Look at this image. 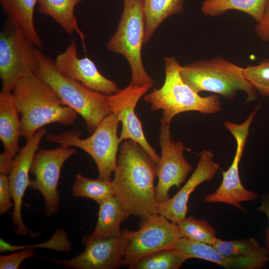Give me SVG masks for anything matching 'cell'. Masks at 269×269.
Wrapping results in <instances>:
<instances>
[{"label": "cell", "instance_id": "cell-1", "mask_svg": "<svg viewBox=\"0 0 269 269\" xmlns=\"http://www.w3.org/2000/svg\"><path fill=\"white\" fill-rule=\"evenodd\" d=\"M112 180L116 195L131 216L142 222L158 214L154 178L157 165L138 143L122 141Z\"/></svg>", "mask_w": 269, "mask_h": 269}, {"label": "cell", "instance_id": "cell-2", "mask_svg": "<svg viewBox=\"0 0 269 269\" xmlns=\"http://www.w3.org/2000/svg\"><path fill=\"white\" fill-rule=\"evenodd\" d=\"M20 117L21 136L26 140L45 125L73 124L77 114L34 73L19 79L12 89Z\"/></svg>", "mask_w": 269, "mask_h": 269}, {"label": "cell", "instance_id": "cell-3", "mask_svg": "<svg viewBox=\"0 0 269 269\" xmlns=\"http://www.w3.org/2000/svg\"><path fill=\"white\" fill-rule=\"evenodd\" d=\"M35 55L37 65L33 73L55 91L65 105L82 117L88 132L92 133L111 113L110 95L64 76L56 68L54 61L37 47Z\"/></svg>", "mask_w": 269, "mask_h": 269}, {"label": "cell", "instance_id": "cell-4", "mask_svg": "<svg viewBox=\"0 0 269 269\" xmlns=\"http://www.w3.org/2000/svg\"><path fill=\"white\" fill-rule=\"evenodd\" d=\"M165 80L159 89L144 97L150 104L151 111L163 110L161 123L169 124L176 115L188 111L201 114H213L221 111L222 106L218 95L200 96L182 80L179 73L181 65L175 58H164Z\"/></svg>", "mask_w": 269, "mask_h": 269}, {"label": "cell", "instance_id": "cell-5", "mask_svg": "<svg viewBox=\"0 0 269 269\" xmlns=\"http://www.w3.org/2000/svg\"><path fill=\"white\" fill-rule=\"evenodd\" d=\"M244 68L218 56L210 59L198 60L181 66L180 75L194 91L213 92L229 100L235 99L238 91L245 93V103L256 101L257 90L247 80Z\"/></svg>", "mask_w": 269, "mask_h": 269}, {"label": "cell", "instance_id": "cell-6", "mask_svg": "<svg viewBox=\"0 0 269 269\" xmlns=\"http://www.w3.org/2000/svg\"><path fill=\"white\" fill-rule=\"evenodd\" d=\"M145 34L142 0H124L123 12L116 31L107 43L111 51L119 53L128 60L132 70L130 84L152 86L154 81L146 72L141 57Z\"/></svg>", "mask_w": 269, "mask_h": 269}, {"label": "cell", "instance_id": "cell-7", "mask_svg": "<svg viewBox=\"0 0 269 269\" xmlns=\"http://www.w3.org/2000/svg\"><path fill=\"white\" fill-rule=\"evenodd\" d=\"M119 122L117 115L111 113L86 138H81V131L74 130L58 134H48L45 139L63 147L74 146L84 150L95 161L99 178L111 181L112 174L117 167V155L121 142L117 135Z\"/></svg>", "mask_w": 269, "mask_h": 269}, {"label": "cell", "instance_id": "cell-8", "mask_svg": "<svg viewBox=\"0 0 269 269\" xmlns=\"http://www.w3.org/2000/svg\"><path fill=\"white\" fill-rule=\"evenodd\" d=\"M35 48L20 28L7 19L0 33L1 91L11 92L19 79L34 72Z\"/></svg>", "mask_w": 269, "mask_h": 269}, {"label": "cell", "instance_id": "cell-9", "mask_svg": "<svg viewBox=\"0 0 269 269\" xmlns=\"http://www.w3.org/2000/svg\"><path fill=\"white\" fill-rule=\"evenodd\" d=\"M139 229L132 231L126 247L122 267H132L153 253L175 248L181 238L177 224L159 214L139 223Z\"/></svg>", "mask_w": 269, "mask_h": 269}, {"label": "cell", "instance_id": "cell-10", "mask_svg": "<svg viewBox=\"0 0 269 269\" xmlns=\"http://www.w3.org/2000/svg\"><path fill=\"white\" fill-rule=\"evenodd\" d=\"M258 108L250 114L247 119L241 124L226 121L224 127L233 134L237 141L236 154L232 164L226 171H222L223 180L219 188L213 193L207 194L204 198L205 203H224L236 207L241 211H247L240 202L246 201H256L259 194L245 188L240 178L239 164L249 134L250 126L258 112Z\"/></svg>", "mask_w": 269, "mask_h": 269}, {"label": "cell", "instance_id": "cell-11", "mask_svg": "<svg viewBox=\"0 0 269 269\" xmlns=\"http://www.w3.org/2000/svg\"><path fill=\"white\" fill-rule=\"evenodd\" d=\"M76 153L75 148L59 146L52 149H40L35 154L30 172L34 176L29 186L38 190L45 202V213L52 216L59 209L57 187L61 169L65 161Z\"/></svg>", "mask_w": 269, "mask_h": 269}, {"label": "cell", "instance_id": "cell-12", "mask_svg": "<svg viewBox=\"0 0 269 269\" xmlns=\"http://www.w3.org/2000/svg\"><path fill=\"white\" fill-rule=\"evenodd\" d=\"M169 128V124L162 123L159 128L161 155L157 165L158 182L155 187L158 204L168 200L170 189L174 186L179 188L193 169L184 156L183 143L172 139Z\"/></svg>", "mask_w": 269, "mask_h": 269}, {"label": "cell", "instance_id": "cell-13", "mask_svg": "<svg viewBox=\"0 0 269 269\" xmlns=\"http://www.w3.org/2000/svg\"><path fill=\"white\" fill-rule=\"evenodd\" d=\"M132 231L125 228L118 237L98 238L84 244L80 254L70 259L49 261L66 269H116L122 266L128 239Z\"/></svg>", "mask_w": 269, "mask_h": 269}, {"label": "cell", "instance_id": "cell-14", "mask_svg": "<svg viewBox=\"0 0 269 269\" xmlns=\"http://www.w3.org/2000/svg\"><path fill=\"white\" fill-rule=\"evenodd\" d=\"M47 130L43 127L26 140V143L14 159L12 168L8 179L13 210L11 220L15 227V233L18 236L35 237L38 235L28 230L23 221L21 209L23 197L31 181L29 173L33 158L37 152L40 142L45 135Z\"/></svg>", "mask_w": 269, "mask_h": 269}, {"label": "cell", "instance_id": "cell-15", "mask_svg": "<svg viewBox=\"0 0 269 269\" xmlns=\"http://www.w3.org/2000/svg\"><path fill=\"white\" fill-rule=\"evenodd\" d=\"M152 86L142 87L129 84L125 88L119 90L110 95L109 107L111 113L118 117L122 125L119 137L122 142L131 139L140 144L148 153L157 165L160 157L146 140L141 123L135 114L134 109L140 98Z\"/></svg>", "mask_w": 269, "mask_h": 269}, {"label": "cell", "instance_id": "cell-16", "mask_svg": "<svg viewBox=\"0 0 269 269\" xmlns=\"http://www.w3.org/2000/svg\"><path fill=\"white\" fill-rule=\"evenodd\" d=\"M57 70L64 76L77 81L88 88L112 95L119 91L116 84L104 76L94 62L87 57L79 58L76 44L72 41L54 61Z\"/></svg>", "mask_w": 269, "mask_h": 269}, {"label": "cell", "instance_id": "cell-17", "mask_svg": "<svg viewBox=\"0 0 269 269\" xmlns=\"http://www.w3.org/2000/svg\"><path fill=\"white\" fill-rule=\"evenodd\" d=\"M213 157L210 150L201 152L196 168L189 179L172 197L158 204L159 215L175 224L186 217L191 193L200 184L211 180L219 169V164L214 161Z\"/></svg>", "mask_w": 269, "mask_h": 269}, {"label": "cell", "instance_id": "cell-18", "mask_svg": "<svg viewBox=\"0 0 269 269\" xmlns=\"http://www.w3.org/2000/svg\"><path fill=\"white\" fill-rule=\"evenodd\" d=\"M189 259L197 258L217 264L226 269H260L267 266L269 261L266 247L246 257H228L219 253L211 245L199 242L180 238L175 248Z\"/></svg>", "mask_w": 269, "mask_h": 269}, {"label": "cell", "instance_id": "cell-19", "mask_svg": "<svg viewBox=\"0 0 269 269\" xmlns=\"http://www.w3.org/2000/svg\"><path fill=\"white\" fill-rule=\"evenodd\" d=\"M99 205L96 227L90 235L83 238V244L95 239L120 237L122 233L121 224L130 216L116 195Z\"/></svg>", "mask_w": 269, "mask_h": 269}, {"label": "cell", "instance_id": "cell-20", "mask_svg": "<svg viewBox=\"0 0 269 269\" xmlns=\"http://www.w3.org/2000/svg\"><path fill=\"white\" fill-rule=\"evenodd\" d=\"M19 114L11 92L0 93V139L5 151L15 157L19 151Z\"/></svg>", "mask_w": 269, "mask_h": 269}, {"label": "cell", "instance_id": "cell-21", "mask_svg": "<svg viewBox=\"0 0 269 269\" xmlns=\"http://www.w3.org/2000/svg\"><path fill=\"white\" fill-rule=\"evenodd\" d=\"M37 2V0H0L7 19L17 24L31 43L40 48L42 43L34 22Z\"/></svg>", "mask_w": 269, "mask_h": 269}, {"label": "cell", "instance_id": "cell-22", "mask_svg": "<svg viewBox=\"0 0 269 269\" xmlns=\"http://www.w3.org/2000/svg\"><path fill=\"white\" fill-rule=\"evenodd\" d=\"M82 0H37L39 11L50 16L68 34L77 33L84 45V36L78 27L75 8Z\"/></svg>", "mask_w": 269, "mask_h": 269}, {"label": "cell", "instance_id": "cell-23", "mask_svg": "<svg viewBox=\"0 0 269 269\" xmlns=\"http://www.w3.org/2000/svg\"><path fill=\"white\" fill-rule=\"evenodd\" d=\"M268 0H204L201 11L205 16L217 17L229 10H238L251 16L257 22L263 18Z\"/></svg>", "mask_w": 269, "mask_h": 269}, {"label": "cell", "instance_id": "cell-24", "mask_svg": "<svg viewBox=\"0 0 269 269\" xmlns=\"http://www.w3.org/2000/svg\"><path fill=\"white\" fill-rule=\"evenodd\" d=\"M144 17V43L151 38L155 30L167 18L182 12L184 0H142Z\"/></svg>", "mask_w": 269, "mask_h": 269}, {"label": "cell", "instance_id": "cell-25", "mask_svg": "<svg viewBox=\"0 0 269 269\" xmlns=\"http://www.w3.org/2000/svg\"><path fill=\"white\" fill-rule=\"evenodd\" d=\"M71 191L74 197L88 198L99 204L116 195L112 181L92 179L80 173L76 176Z\"/></svg>", "mask_w": 269, "mask_h": 269}, {"label": "cell", "instance_id": "cell-26", "mask_svg": "<svg viewBox=\"0 0 269 269\" xmlns=\"http://www.w3.org/2000/svg\"><path fill=\"white\" fill-rule=\"evenodd\" d=\"M189 257L175 248L162 250L141 259L131 269H178Z\"/></svg>", "mask_w": 269, "mask_h": 269}, {"label": "cell", "instance_id": "cell-27", "mask_svg": "<svg viewBox=\"0 0 269 269\" xmlns=\"http://www.w3.org/2000/svg\"><path fill=\"white\" fill-rule=\"evenodd\" d=\"M181 238L212 245L216 239V230L206 221L192 216L177 223Z\"/></svg>", "mask_w": 269, "mask_h": 269}, {"label": "cell", "instance_id": "cell-28", "mask_svg": "<svg viewBox=\"0 0 269 269\" xmlns=\"http://www.w3.org/2000/svg\"><path fill=\"white\" fill-rule=\"evenodd\" d=\"M211 246L220 254L234 257L250 256L258 251L262 247L253 237L231 241H224L217 238Z\"/></svg>", "mask_w": 269, "mask_h": 269}, {"label": "cell", "instance_id": "cell-29", "mask_svg": "<svg viewBox=\"0 0 269 269\" xmlns=\"http://www.w3.org/2000/svg\"><path fill=\"white\" fill-rule=\"evenodd\" d=\"M35 248H46L58 252H68L71 250V246L66 233L63 230L59 229L56 231L52 237L47 242L38 245H14L4 241L0 240V252H14L24 249Z\"/></svg>", "mask_w": 269, "mask_h": 269}, {"label": "cell", "instance_id": "cell-30", "mask_svg": "<svg viewBox=\"0 0 269 269\" xmlns=\"http://www.w3.org/2000/svg\"><path fill=\"white\" fill-rule=\"evenodd\" d=\"M244 76L264 97H269V58L256 65H248L243 69Z\"/></svg>", "mask_w": 269, "mask_h": 269}, {"label": "cell", "instance_id": "cell-31", "mask_svg": "<svg viewBox=\"0 0 269 269\" xmlns=\"http://www.w3.org/2000/svg\"><path fill=\"white\" fill-rule=\"evenodd\" d=\"M35 251L33 249H24L9 255L0 256V269H17L26 259L33 257Z\"/></svg>", "mask_w": 269, "mask_h": 269}, {"label": "cell", "instance_id": "cell-32", "mask_svg": "<svg viewBox=\"0 0 269 269\" xmlns=\"http://www.w3.org/2000/svg\"><path fill=\"white\" fill-rule=\"evenodd\" d=\"M8 176L0 174V214L6 212L13 205L11 202Z\"/></svg>", "mask_w": 269, "mask_h": 269}, {"label": "cell", "instance_id": "cell-33", "mask_svg": "<svg viewBox=\"0 0 269 269\" xmlns=\"http://www.w3.org/2000/svg\"><path fill=\"white\" fill-rule=\"evenodd\" d=\"M255 30L262 41L269 42V0L267 2L263 18L256 23Z\"/></svg>", "mask_w": 269, "mask_h": 269}, {"label": "cell", "instance_id": "cell-34", "mask_svg": "<svg viewBox=\"0 0 269 269\" xmlns=\"http://www.w3.org/2000/svg\"><path fill=\"white\" fill-rule=\"evenodd\" d=\"M261 205L258 207L257 210L260 212L265 213L269 220V226L265 230V242L269 256V193L262 194L261 196Z\"/></svg>", "mask_w": 269, "mask_h": 269}, {"label": "cell", "instance_id": "cell-35", "mask_svg": "<svg viewBox=\"0 0 269 269\" xmlns=\"http://www.w3.org/2000/svg\"><path fill=\"white\" fill-rule=\"evenodd\" d=\"M14 157L4 151L0 155V174H9L13 164Z\"/></svg>", "mask_w": 269, "mask_h": 269}]
</instances>
